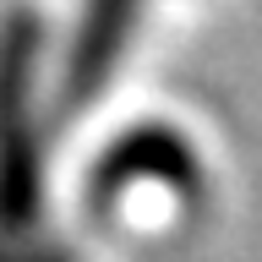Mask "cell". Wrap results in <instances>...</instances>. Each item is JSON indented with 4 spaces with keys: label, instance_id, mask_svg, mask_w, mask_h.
<instances>
[{
    "label": "cell",
    "instance_id": "obj_1",
    "mask_svg": "<svg viewBox=\"0 0 262 262\" xmlns=\"http://www.w3.org/2000/svg\"><path fill=\"white\" fill-rule=\"evenodd\" d=\"M137 6H142V0H115V11H120V22H126V16L137 11Z\"/></svg>",
    "mask_w": 262,
    "mask_h": 262
}]
</instances>
